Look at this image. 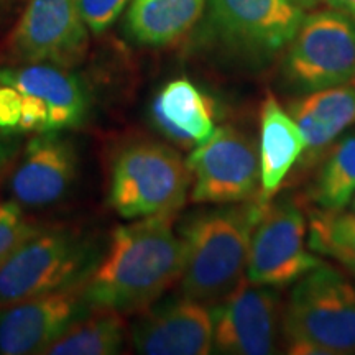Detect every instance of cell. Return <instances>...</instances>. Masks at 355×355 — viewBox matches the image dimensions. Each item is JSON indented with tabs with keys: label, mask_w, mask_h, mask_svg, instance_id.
Wrapping results in <instances>:
<instances>
[{
	"label": "cell",
	"mask_w": 355,
	"mask_h": 355,
	"mask_svg": "<svg viewBox=\"0 0 355 355\" xmlns=\"http://www.w3.org/2000/svg\"><path fill=\"white\" fill-rule=\"evenodd\" d=\"M173 217H141L114 229L84 283L92 309L141 313L180 279L184 247Z\"/></svg>",
	"instance_id": "6da1fadb"
},
{
	"label": "cell",
	"mask_w": 355,
	"mask_h": 355,
	"mask_svg": "<svg viewBox=\"0 0 355 355\" xmlns=\"http://www.w3.org/2000/svg\"><path fill=\"white\" fill-rule=\"evenodd\" d=\"M266 202L217 207L194 214L180 230L184 247L181 291L216 304L245 278L250 239Z\"/></svg>",
	"instance_id": "7a4b0ae2"
},
{
	"label": "cell",
	"mask_w": 355,
	"mask_h": 355,
	"mask_svg": "<svg viewBox=\"0 0 355 355\" xmlns=\"http://www.w3.org/2000/svg\"><path fill=\"white\" fill-rule=\"evenodd\" d=\"M91 112L87 87L68 68L24 63L0 68V130L66 132L81 127Z\"/></svg>",
	"instance_id": "3957f363"
},
{
	"label": "cell",
	"mask_w": 355,
	"mask_h": 355,
	"mask_svg": "<svg viewBox=\"0 0 355 355\" xmlns=\"http://www.w3.org/2000/svg\"><path fill=\"white\" fill-rule=\"evenodd\" d=\"M285 349L296 355L355 354V285L322 263L293 285L283 314Z\"/></svg>",
	"instance_id": "277c9868"
},
{
	"label": "cell",
	"mask_w": 355,
	"mask_h": 355,
	"mask_svg": "<svg viewBox=\"0 0 355 355\" xmlns=\"http://www.w3.org/2000/svg\"><path fill=\"white\" fill-rule=\"evenodd\" d=\"M102 250L78 227H42L0 263V308L83 285Z\"/></svg>",
	"instance_id": "5b68a950"
},
{
	"label": "cell",
	"mask_w": 355,
	"mask_h": 355,
	"mask_svg": "<svg viewBox=\"0 0 355 355\" xmlns=\"http://www.w3.org/2000/svg\"><path fill=\"white\" fill-rule=\"evenodd\" d=\"M191 171L183 157L159 141H132L114 159L109 204L123 219L175 216L189 193Z\"/></svg>",
	"instance_id": "8992f818"
},
{
	"label": "cell",
	"mask_w": 355,
	"mask_h": 355,
	"mask_svg": "<svg viewBox=\"0 0 355 355\" xmlns=\"http://www.w3.org/2000/svg\"><path fill=\"white\" fill-rule=\"evenodd\" d=\"M285 76L301 92L344 86L355 79V20L337 10L309 13L290 42Z\"/></svg>",
	"instance_id": "52a82bcc"
},
{
	"label": "cell",
	"mask_w": 355,
	"mask_h": 355,
	"mask_svg": "<svg viewBox=\"0 0 355 355\" xmlns=\"http://www.w3.org/2000/svg\"><path fill=\"white\" fill-rule=\"evenodd\" d=\"M212 352L225 355H270L283 340L285 303L278 288L243 278L225 298L211 306Z\"/></svg>",
	"instance_id": "ba28073f"
},
{
	"label": "cell",
	"mask_w": 355,
	"mask_h": 355,
	"mask_svg": "<svg viewBox=\"0 0 355 355\" xmlns=\"http://www.w3.org/2000/svg\"><path fill=\"white\" fill-rule=\"evenodd\" d=\"M186 163L193 178V202H245L260 186L259 150L239 128H216L209 139L194 146Z\"/></svg>",
	"instance_id": "9c48e42d"
},
{
	"label": "cell",
	"mask_w": 355,
	"mask_h": 355,
	"mask_svg": "<svg viewBox=\"0 0 355 355\" xmlns=\"http://www.w3.org/2000/svg\"><path fill=\"white\" fill-rule=\"evenodd\" d=\"M306 217L291 201L265 204L250 239L245 278L261 286L286 288L322 263L306 248Z\"/></svg>",
	"instance_id": "30bf717a"
},
{
	"label": "cell",
	"mask_w": 355,
	"mask_h": 355,
	"mask_svg": "<svg viewBox=\"0 0 355 355\" xmlns=\"http://www.w3.org/2000/svg\"><path fill=\"white\" fill-rule=\"evenodd\" d=\"M303 19L291 0H211L206 33L232 50L268 56L290 44Z\"/></svg>",
	"instance_id": "8fae6325"
},
{
	"label": "cell",
	"mask_w": 355,
	"mask_h": 355,
	"mask_svg": "<svg viewBox=\"0 0 355 355\" xmlns=\"http://www.w3.org/2000/svg\"><path fill=\"white\" fill-rule=\"evenodd\" d=\"M84 283L0 308V355H44L92 313Z\"/></svg>",
	"instance_id": "7c38bea8"
},
{
	"label": "cell",
	"mask_w": 355,
	"mask_h": 355,
	"mask_svg": "<svg viewBox=\"0 0 355 355\" xmlns=\"http://www.w3.org/2000/svg\"><path fill=\"white\" fill-rule=\"evenodd\" d=\"M87 43L78 0H30L12 35V50L20 61L68 69L83 60Z\"/></svg>",
	"instance_id": "4fadbf2b"
},
{
	"label": "cell",
	"mask_w": 355,
	"mask_h": 355,
	"mask_svg": "<svg viewBox=\"0 0 355 355\" xmlns=\"http://www.w3.org/2000/svg\"><path fill=\"white\" fill-rule=\"evenodd\" d=\"M12 201L21 207H48L61 201L78 176V152L63 132L35 133L12 165Z\"/></svg>",
	"instance_id": "5bb4252c"
},
{
	"label": "cell",
	"mask_w": 355,
	"mask_h": 355,
	"mask_svg": "<svg viewBox=\"0 0 355 355\" xmlns=\"http://www.w3.org/2000/svg\"><path fill=\"white\" fill-rule=\"evenodd\" d=\"M130 339L145 355H207L212 352V311L201 301L180 296L141 311Z\"/></svg>",
	"instance_id": "9a60e30c"
},
{
	"label": "cell",
	"mask_w": 355,
	"mask_h": 355,
	"mask_svg": "<svg viewBox=\"0 0 355 355\" xmlns=\"http://www.w3.org/2000/svg\"><path fill=\"white\" fill-rule=\"evenodd\" d=\"M152 117L168 139L180 145H199L214 133L212 102L189 79H173L155 96Z\"/></svg>",
	"instance_id": "2e32d148"
},
{
	"label": "cell",
	"mask_w": 355,
	"mask_h": 355,
	"mask_svg": "<svg viewBox=\"0 0 355 355\" xmlns=\"http://www.w3.org/2000/svg\"><path fill=\"white\" fill-rule=\"evenodd\" d=\"M306 150V140L290 112L273 96L266 97L260 115V198L268 202Z\"/></svg>",
	"instance_id": "e0dca14e"
},
{
	"label": "cell",
	"mask_w": 355,
	"mask_h": 355,
	"mask_svg": "<svg viewBox=\"0 0 355 355\" xmlns=\"http://www.w3.org/2000/svg\"><path fill=\"white\" fill-rule=\"evenodd\" d=\"M290 115L306 140L304 153L316 157L355 123V86H336L309 92L290 105Z\"/></svg>",
	"instance_id": "ac0fdd59"
},
{
	"label": "cell",
	"mask_w": 355,
	"mask_h": 355,
	"mask_svg": "<svg viewBox=\"0 0 355 355\" xmlns=\"http://www.w3.org/2000/svg\"><path fill=\"white\" fill-rule=\"evenodd\" d=\"M207 0H132L127 30L137 42L165 46L196 24Z\"/></svg>",
	"instance_id": "d6986e66"
},
{
	"label": "cell",
	"mask_w": 355,
	"mask_h": 355,
	"mask_svg": "<svg viewBox=\"0 0 355 355\" xmlns=\"http://www.w3.org/2000/svg\"><path fill=\"white\" fill-rule=\"evenodd\" d=\"M123 314L94 309L74 324L44 355H114L122 352L127 327Z\"/></svg>",
	"instance_id": "ffe728a7"
},
{
	"label": "cell",
	"mask_w": 355,
	"mask_h": 355,
	"mask_svg": "<svg viewBox=\"0 0 355 355\" xmlns=\"http://www.w3.org/2000/svg\"><path fill=\"white\" fill-rule=\"evenodd\" d=\"M355 194V133L336 141L309 196L324 211H343Z\"/></svg>",
	"instance_id": "44dd1931"
},
{
	"label": "cell",
	"mask_w": 355,
	"mask_h": 355,
	"mask_svg": "<svg viewBox=\"0 0 355 355\" xmlns=\"http://www.w3.org/2000/svg\"><path fill=\"white\" fill-rule=\"evenodd\" d=\"M309 250L331 257L355 273V212L316 211L309 219Z\"/></svg>",
	"instance_id": "7402d4cb"
},
{
	"label": "cell",
	"mask_w": 355,
	"mask_h": 355,
	"mask_svg": "<svg viewBox=\"0 0 355 355\" xmlns=\"http://www.w3.org/2000/svg\"><path fill=\"white\" fill-rule=\"evenodd\" d=\"M43 225L30 220L15 201H0V263Z\"/></svg>",
	"instance_id": "603a6c76"
},
{
	"label": "cell",
	"mask_w": 355,
	"mask_h": 355,
	"mask_svg": "<svg viewBox=\"0 0 355 355\" xmlns=\"http://www.w3.org/2000/svg\"><path fill=\"white\" fill-rule=\"evenodd\" d=\"M128 2L130 0H78V7L89 32L101 35L121 17Z\"/></svg>",
	"instance_id": "cb8c5ba5"
},
{
	"label": "cell",
	"mask_w": 355,
	"mask_h": 355,
	"mask_svg": "<svg viewBox=\"0 0 355 355\" xmlns=\"http://www.w3.org/2000/svg\"><path fill=\"white\" fill-rule=\"evenodd\" d=\"M20 153V145L17 135H10L0 130V178L10 170Z\"/></svg>",
	"instance_id": "d4e9b609"
},
{
	"label": "cell",
	"mask_w": 355,
	"mask_h": 355,
	"mask_svg": "<svg viewBox=\"0 0 355 355\" xmlns=\"http://www.w3.org/2000/svg\"><path fill=\"white\" fill-rule=\"evenodd\" d=\"M332 10H337L344 15L352 17L355 20V0H324Z\"/></svg>",
	"instance_id": "484cf974"
},
{
	"label": "cell",
	"mask_w": 355,
	"mask_h": 355,
	"mask_svg": "<svg viewBox=\"0 0 355 355\" xmlns=\"http://www.w3.org/2000/svg\"><path fill=\"white\" fill-rule=\"evenodd\" d=\"M295 6H298L301 10H311V8L318 7L324 0H291Z\"/></svg>",
	"instance_id": "4316f807"
},
{
	"label": "cell",
	"mask_w": 355,
	"mask_h": 355,
	"mask_svg": "<svg viewBox=\"0 0 355 355\" xmlns=\"http://www.w3.org/2000/svg\"><path fill=\"white\" fill-rule=\"evenodd\" d=\"M350 202H352V211L355 212V194H354V198H352V201H350Z\"/></svg>",
	"instance_id": "83f0119b"
}]
</instances>
